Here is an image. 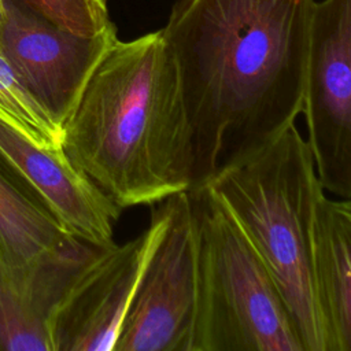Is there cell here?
<instances>
[{"label":"cell","mask_w":351,"mask_h":351,"mask_svg":"<svg viewBox=\"0 0 351 351\" xmlns=\"http://www.w3.org/2000/svg\"><path fill=\"white\" fill-rule=\"evenodd\" d=\"M314 0H178L162 27L192 147V188L302 114Z\"/></svg>","instance_id":"cell-1"},{"label":"cell","mask_w":351,"mask_h":351,"mask_svg":"<svg viewBox=\"0 0 351 351\" xmlns=\"http://www.w3.org/2000/svg\"><path fill=\"white\" fill-rule=\"evenodd\" d=\"M62 130L64 154L121 210L191 191L189 126L162 29L115 40Z\"/></svg>","instance_id":"cell-2"},{"label":"cell","mask_w":351,"mask_h":351,"mask_svg":"<svg viewBox=\"0 0 351 351\" xmlns=\"http://www.w3.org/2000/svg\"><path fill=\"white\" fill-rule=\"evenodd\" d=\"M206 185L276 280L304 351H325L315 284V208L325 191L307 140L293 123Z\"/></svg>","instance_id":"cell-3"},{"label":"cell","mask_w":351,"mask_h":351,"mask_svg":"<svg viewBox=\"0 0 351 351\" xmlns=\"http://www.w3.org/2000/svg\"><path fill=\"white\" fill-rule=\"evenodd\" d=\"M189 197L199 265L192 351H304L276 280L211 188Z\"/></svg>","instance_id":"cell-4"},{"label":"cell","mask_w":351,"mask_h":351,"mask_svg":"<svg viewBox=\"0 0 351 351\" xmlns=\"http://www.w3.org/2000/svg\"><path fill=\"white\" fill-rule=\"evenodd\" d=\"M162 204L166 223L128 308L114 351H192L199 265L189 191L174 193Z\"/></svg>","instance_id":"cell-5"},{"label":"cell","mask_w":351,"mask_h":351,"mask_svg":"<svg viewBox=\"0 0 351 351\" xmlns=\"http://www.w3.org/2000/svg\"><path fill=\"white\" fill-rule=\"evenodd\" d=\"M302 114L322 189L351 197V0L314 4Z\"/></svg>","instance_id":"cell-6"},{"label":"cell","mask_w":351,"mask_h":351,"mask_svg":"<svg viewBox=\"0 0 351 351\" xmlns=\"http://www.w3.org/2000/svg\"><path fill=\"white\" fill-rule=\"evenodd\" d=\"M154 206L145 230L123 244L97 248L73 274L48 318L52 351H114L166 223L162 202Z\"/></svg>","instance_id":"cell-7"},{"label":"cell","mask_w":351,"mask_h":351,"mask_svg":"<svg viewBox=\"0 0 351 351\" xmlns=\"http://www.w3.org/2000/svg\"><path fill=\"white\" fill-rule=\"evenodd\" d=\"M3 4L0 51L63 128L92 73L118 38L117 29L111 26L96 36H80L10 0H3Z\"/></svg>","instance_id":"cell-8"},{"label":"cell","mask_w":351,"mask_h":351,"mask_svg":"<svg viewBox=\"0 0 351 351\" xmlns=\"http://www.w3.org/2000/svg\"><path fill=\"white\" fill-rule=\"evenodd\" d=\"M0 159L70 236L96 247L114 244V225L122 210L62 147H41L0 118Z\"/></svg>","instance_id":"cell-9"},{"label":"cell","mask_w":351,"mask_h":351,"mask_svg":"<svg viewBox=\"0 0 351 351\" xmlns=\"http://www.w3.org/2000/svg\"><path fill=\"white\" fill-rule=\"evenodd\" d=\"M97 248L85 243L33 267L15 265L0 251V351H52L49 314L73 274Z\"/></svg>","instance_id":"cell-10"},{"label":"cell","mask_w":351,"mask_h":351,"mask_svg":"<svg viewBox=\"0 0 351 351\" xmlns=\"http://www.w3.org/2000/svg\"><path fill=\"white\" fill-rule=\"evenodd\" d=\"M315 284L325 351H351V197L317 203Z\"/></svg>","instance_id":"cell-11"},{"label":"cell","mask_w":351,"mask_h":351,"mask_svg":"<svg viewBox=\"0 0 351 351\" xmlns=\"http://www.w3.org/2000/svg\"><path fill=\"white\" fill-rule=\"evenodd\" d=\"M84 244L60 226L0 159V251L7 259L33 267L74 252Z\"/></svg>","instance_id":"cell-12"},{"label":"cell","mask_w":351,"mask_h":351,"mask_svg":"<svg viewBox=\"0 0 351 351\" xmlns=\"http://www.w3.org/2000/svg\"><path fill=\"white\" fill-rule=\"evenodd\" d=\"M0 118L45 148H60L63 130L0 51Z\"/></svg>","instance_id":"cell-13"},{"label":"cell","mask_w":351,"mask_h":351,"mask_svg":"<svg viewBox=\"0 0 351 351\" xmlns=\"http://www.w3.org/2000/svg\"><path fill=\"white\" fill-rule=\"evenodd\" d=\"M51 23L80 36H96L114 23L107 0H10Z\"/></svg>","instance_id":"cell-14"},{"label":"cell","mask_w":351,"mask_h":351,"mask_svg":"<svg viewBox=\"0 0 351 351\" xmlns=\"http://www.w3.org/2000/svg\"><path fill=\"white\" fill-rule=\"evenodd\" d=\"M4 21V4H3V0H0V26Z\"/></svg>","instance_id":"cell-15"}]
</instances>
